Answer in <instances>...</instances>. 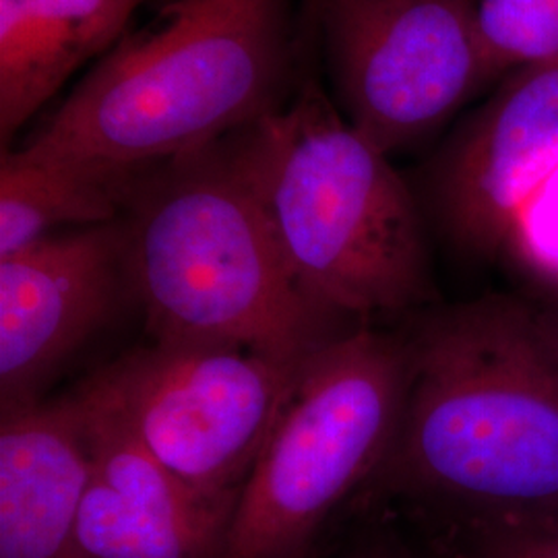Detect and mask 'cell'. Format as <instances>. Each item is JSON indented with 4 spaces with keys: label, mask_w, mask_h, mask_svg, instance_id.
Here are the masks:
<instances>
[{
    "label": "cell",
    "mask_w": 558,
    "mask_h": 558,
    "mask_svg": "<svg viewBox=\"0 0 558 558\" xmlns=\"http://www.w3.org/2000/svg\"><path fill=\"white\" fill-rule=\"evenodd\" d=\"M513 239L536 259L558 263V172L523 207Z\"/></svg>",
    "instance_id": "obj_16"
},
{
    "label": "cell",
    "mask_w": 558,
    "mask_h": 558,
    "mask_svg": "<svg viewBox=\"0 0 558 558\" xmlns=\"http://www.w3.org/2000/svg\"><path fill=\"white\" fill-rule=\"evenodd\" d=\"M120 221L133 296L156 341L300 362L364 327L304 294L232 137L147 170Z\"/></svg>",
    "instance_id": "obj_3"
},
{
    "label": "cell",
    "mask_w": 558,
    "mask_h": 558,
    "mask_svg": "<svg viewBox=\"0 0 558 558\" xmlns=\"http://www.w3.org/2000/svg\"><path fill=\"white\" fill-rule=\"evenodd\" d=\"M135 300L122 221L60 230L0 259V410L44 401L60 371Z\"/></svg>",
    "instance_id": "obj_8"
},
{
    "label": "cell",
    "mask_w": 558,
    "mask_h": 558,
    "mask_svg": "<svg viewBox=\"0 0 558 558\" xmlns=\"http://www.w3.org/2000/svg\"><path fill=\"white\" fill-rule=\"evenodd\" d=\"M542 313H544L546 323H548V327H550V331H553V336H555L558 343V296L553 302H548L546 306H542Z\"/></svg>",
    "instance_id": "obj_18"
},
{
    "label": "cell",
    "mask_w": 558,
    "mask_h": 558,
    "mask_svg": "<svg viewBox=\"0 0 558 558\" xmlns=\"http://www.w3.org/2000/svg\"><path fill=\"white\" fill-rule=\"evenodd\" d=\"M232 145L308 299L359 325L437 302L418 201L317 83Z\"/></svg>",
    "instance_id": "obj_4"
},
{
    "label": "cell",
    "mask_w": 558,
    "mask_h": 558,
    "mask_svg": "<svg viewBox=\"0 0 558 558\" xmlns=\"http://www.w3.org/2000/svg\"><path fill=\"white\" fill-rule=\"evenodd\" d=\"M288 64L290 0H166L21 149L141 177L274 114Z\"/></svg>",
    "instance_id": "obj_2"
},
{
    "label": "cell",
    "mask_w": 558,
    "mask_h": 558,
    "mask_svg": "<svg viewBox=\"0 0 558 558\" xmlns=\"http://www.w3.org/2000/svg\"><path fill=\"white\" fill-rule=\"evenodd\" d=\"M439 558H558V511H416Z\"/></svg>",
    "instance_id": "obj_14"
},
{
    "label": "cell",
    "mask_w": 558,
    "mask_h": 558,
    "mask_svg": "<svg viewBox=\"0 0 558 558\" xmlns=\"http://www.w3.org/2000/svg\"><path fill=\"white\" fill-rule=\"evenodd\" d=\"M85 412L89 480L80 539L92 558H221L236 505L207 499L161 465L98 401Z\"/></svg>",
    "instance_id": "obj_10"
},
{
    "label": "cell",
    "mask_w": 558,
    "mask_h": 558,
    "mask_svg": "<svg viewBox=\"0 0 558 558\" xmlns=\"http://www.w3.org/2000/svg\"><path fill=\"white\" fill-rule=\"evenodd\" d=\"M558 172V62L513 71L428 170V207L468 259H493Z\"/></svg>",
    "instance_id": "obj_9"
},
{
    "label": "cell",
    "mask_w": 558,
    "mask_h": 558,
    "mask_svg": "<svg viewBox=\"0 0 558 558\" xmlns=\"http://www.w3.org/2000/svg\"><path fill=\"white\" fill-rule=\"evenodd\" d=\"M87 480V428L77 391L4 412L0 558H92L80 539Z\"/></svg>",
    "instance_id": "obj_11"
},
{
    "label": "cell",
    "mask_w": 558,
    "mask_h": 558,
    "mask_svg": "<svg viewBox=\"0 0 558 558\" xmlns=\"http://www.w3.org/2000/svg\"><path fill=\"white\" fill-rule=\"evenodd\" d=\"M306 362L234 345L151 339L80 389L189 488L239 505Z\"/></svg>",
    "instance_id": "obj_6"
},
{
    "label": "cell",
    "mask_w": 558,
    "mask_h": 558,
    "mask_svg": "<svg viewBox=\"0 0 558 558\" xmlns=\"http://www.w3.org/2000/svg\"><path fill=\"white\" fill-rule=\"evenodd\" d=\"M403 331L368 325L311 356L246 480L221 558H306L387 458L405 405Z\"/></svg>",
    "instance_id": "obj_5"
},
{
    "label": "cell",
    "mask_w": 558,
    "mask_h": 558,
    "mask_svg": "<svg viewBox=\"0 0 558 558\" xmlns=\"http://www.w3.org/2000/svg\"><path fill=\"white\" fill-rule=\"evenodd\" d=\"M147 0H0L2 151L83 64L124 36Z\"/></svg>",
    "instance_id": "obj_12"
},
{
    "label": "cell",
    "mask_w": 558,
    "mask_h": 558,
    "mask_svg": "<svg viewBox=\"0 0 558 558\" xmlns=\"http://www.w3.org/2000/svg\"><path fill=\"white\" fill-rule=\"evenodd\" d=\"M141 177L41 158L25 149L2 151L0 259L60 230L119 220Z\"/></svg>",
    "instance_id": "obj_13"
},
{
    "label": "cell",
    "mask_w": 558,
    "mask_h": 558,
    "mask_svg": "<svg viewBox=\"0 0 558 558\" xmlns=\"http://www.w3.org/2000/svg\"><path fill=\"white\" fill-rule=\"evenodd\" d=\"M348 558H420L405 546L401 544L396 536L383 532V534H373L364 539L360 546L352 550Z\"/></svg>",
    "instance_id": "obj_17"
},
{
    "label": "cell",
    "mask_w": 558,
    "mask_h": 558,
    "mask_svg": "<svg viewBox=\"0 0 558 558\" xmlns=\"http://www.w3.org/2000/svg\"><path fill=\"white\" fill-rule=\"evenodd\" d=\"M306 558H315V557H313V555H311V557H306Z\"/></svg>",
    "instance_id": "obj_19"
},
{
    "label": "cell",
    "mask_w": 558,
    "mask_h": 558,
    "mask_svg": "<svg viewBox=\"0 0 558 558\" xmlns=\"http://www.w3.org/2000/svg\"><path fill=\"white\" fill-rule=\"evenodd\" d=\"M488 80L558 62V0H476Z\"/></svg>",
    "instance_id": "obj_15"
},
{
    "label": "cell",
    "mask_w": 558,
    "mask_h": 558,
    "mask_svg": "<svg viewBox=\"0 0 558 558\" xmlns=\"http://www.w3.org/2000/svg\"><path fill=\"white\" fill-rule=\"evenodd\" d=\"M320 23L343 119L385 156L490 81L476 0H320Z\"/></svg>",
    "instance_id": "obj_7"
},
{
    "label": "cell",
    "mask_w": 558,
    "mask_h": 558,
    "mask_svg": "<svg viewBox=\"0 0 558 558\" xmlns=\"http://www.w3.org/2000/svg\"><path fill=\"white\" fill-rule=\"evenodd\" d=\"M403 336L405 405L366 488L414 511H558V343L542 306H430Z\"/></svg>",
    "instance_id": "obj_1"
}]
</instances>
